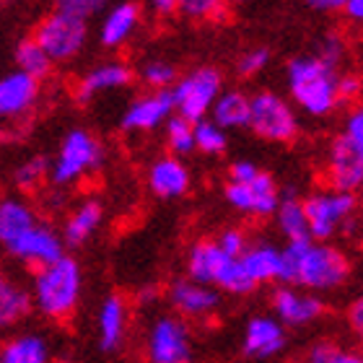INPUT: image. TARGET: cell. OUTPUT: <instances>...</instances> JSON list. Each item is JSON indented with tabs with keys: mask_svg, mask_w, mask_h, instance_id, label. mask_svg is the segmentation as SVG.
Segmentation results:
<instances>
[{
	"mask_svg": "<svg viewBox=\"0 0 363 363\" xmlns=\"http://www.w3.org/2000/svg\"><path fill=\"white\" fill-rule=\"evenodd\" d=\"M169 303L172 309L184 319H208L220 306V291L211 283L195 278L174 280L169 288Z\"/></svg>",
	"mask_w": 363,
	"mask_h": 363,
	"instance_id": "2e32d148",
	"label": "cell"
},
{
	"mask_svg": "<svg viewBox=\"0 0 363 363\" xmlns=\"http://www.w3.org/2000/svg\"><path fill=\"white\" fill-rule=\"evenodd\" d=\"M104 220V208L99 200H84L76 211L70 213L65 226H62V239L68 247H81L96 234V228Z\"/></svg>",
	"mask_w": 363,
	"mask_h": 363,
	"instance_id": "d4e9b609",
	"label": "cell"
},
{
	"mask_svg": "<svg viewBox=\"0 0 363 363\" xmlns=\"http://www.w3.org/2000/svg\"><path fill=\"white\" fill-rule=\"evenodd\" d=\"M189 184H192V174H189L187 164L182 161V156H177V153L161 156L148 169V187L161 200L184 197L189 192Z\"/></svg>",
	"mask_w": 363,
	"mask_h": 363,
	"instance_id": "ffe728a7",
	"label": "cell"
},
{
	"mask_svg": "<svg viewBox=\"0 0 363 363\" xmlns=\"http://www.w3.org/2000/svg\"><path fill=\"white\" fill-rule=\"evenodd\" d=\"M231 3H236V6H242V3H250V0H231Z\"/></svg>",
	"mask_w": 363,
	"mask_h": 363,
	"instance_id": "681fc988",
	"label": "cell"
},
{
	"mask_svg": "<svg viewBox=\"0 0 363 363\" xmlns=\"http://www.w3.org/2000/svg\"><path fill=\"white\" fill-rule=\"evenodd\" d=\"M250 130L267 143H291L298 135V114L275 91H257L252 96Z\"/></svg>",
	"mask_w": 363,
	"mask_h": 363,
	"instance_id": "ba28073f",
	"label": "cell"
},
{
	"mask_svg": "<svg viewBox=\"0 0 363 363\" xmlns=\"http://www.w3.org/2000/svg\"><path fill=\"white\" fill-rule=\"evenodd\" d=\"M267 65H270V50H265V47H255V50H247V52L239 57V62H236V73H239L242 78H255V76H259Z\"/></svg>",
	"mask_w": 363,
	"mask_h": 363,
	"instance_id": "8d00e7d4",
	"label": "cell"
},
{
	"mask_svg": "<svg viewBox=\"0 0 363 363\" xmlns=\"http://www.w3.org/2000/svg\"><path fill=\"white\" fill-rule=\"evenodd\" d=\"M187 275L203 283H211L220 294L247 296L252 294L257 283L250 278L242 257L228 255L216 239L197 242L187 255Z\"/></svg>",
	"mask_w": 363,
	"mask_h": 363,
	"instance_id": "277c9868",
	"label": "cell"
},
{
	"mask_svg": "<svg viewBox=\"0 0 363 363\" xmlns=\"http://www.w3.org/2000/svg\"><path fill=\"white\" fill-rule=\"evenodd\" d=\"M325 177L330 187L348 189V192H358L363 187V159L345 140V135H337L330 145Z\"/></svg>",
	"mask_w": 363,
	"mask_h": 363,
	"instance_id": "e0dca14e",
	"label": "cell"
},
{
	"mask_svg": "<svg viewBox=\"0 0 363 363\" xmlns=\"http://www.w3.org/2000/svg\"><path fill=\"white\" fill-rule=\"evenodd\" d=\"M220 91H223V78L216 68L203 65V68L189 70L187 76L177 78V84L172 86L177 114L192 122L211 117V109L220 96Z\"/></svg>",
	"mask_w": 363,
	"mask_h": 363,
	"instance_id": "9c48e42d",
	"label": "cell"
},
{
	"mask_svg": "<svg viewBox=\"0 0 363 363\" xmlns=\"http://www.w3.org/2000/svg\"><path fill=\"white\" fill-rule=\"evenodd\" d=\"M342 13L348 16L353 23L363 26V0H348V6L342 8Z\"/></svg>",
	"mask_w": 363,
	"mask_h": 363,
	"instance_id": "f6af8a7d",
	"label": "cell"
},
{
	"mask_svg": "<svg viewBox=\"0 0 363 363\" xmlns=\"http://www.w3.org/2000/svg\"><path fill=\"white\" fill-rule=\"evenodd\" d=\"M342 135H345V140L356 148V153L363 159V104L356 106V109L348 114L345 128H342Z\"/></svg>",
	"mask_w": 363,
	"mask_h": 363,
	"instance_id": "ab89813d",
	"label": "cell"
},
{
	"mask_svg": "<svg viewBox=\"0 0 363 363\" xmlns=\"http://www.w3.org/2000/svg\"><path fill=\"white\" fill-rule=\"evenodd\" d=\"M286 81L291 101L309 117H327L342 104L337 68L319 55H303L288 62Z\"/></svg>",
	"mask_w": 363,
	"mask_h": 363,
	"instance_id": "7a4b0ae2",
	"label": "cell"
},
{
	"mask_svg": "<svg viewBox=\"0 0 363 363\" xmlns=\"http://www.w3.org/2000/svg\"><path fill=\"white\" fill-rule=\"evenodd\" d=\"M148 3H151V8L159 16H169L177 11V0H148Z\"/></svg>",
	"mask_w": 363,
	"mask_h": 363,
	"instance_id": "bcb514c9",
	"label": "cell"
},
{
	"mask_svg": "<svg viewBox=\"0 0 363 363\" xmlns=\"http://www.w3.org/2000/svg\"><path fill=\"white\" fill-rule=\"evenodd\" d=\"M101 161H104L101 143L91 135L89 130L73 128L60 140L57 156H55L52 169H50V179L57 187H70V184L84 179L86 174L96 172L101 167Z\"/></svg>",
	"mask_w": 363,
	"mask_h": 363,
	"instance_id": "52a82bcc",
	"label": "cell"
},
{
	"mask_svg": "<svg viewBox=\"0 0 363 363\" xmlns=\"http://www.w3.org/2000/svg\"><path fill=\"white\" fill-rule=\"evenodd\" d=\"M270 306L272 314L286 327H294V330H303V327L314 325L325 314V303H322L319 294L294 286V283H280L270 296Z\"/></svg>",
	"mask_w": 363,
	"mask_h": 363,
	"instance_id": "7c38bea8",
	"label": "cell"
},
{
	"mask_svg": "<svg viewBox=\"0 0 363 363\" xmlns=\"http://www.w3.org/2000/svg\"><path fill=\"white\" fill-rule=\"evenodd\" d=\"M133 68H130L128 62L122 60H106V62H99L96 68H91L84 78H81V84H78V99L81 101H89L94 96H101V94H109V91H120V89H128L133 84Z\"/></svg>",
	"mask_w": 363,
	"mask_h": 363,
	"instance_id": "7402d4cb",
	"label": "cell"
},
{
	"mask_svg": "<svg viewBox=\"0 0 363 363\" xmlns=\"http://www.w3.org/2000/svg\"><path fill=\"white\" fill-rule=\"evenodd\" d=\"M138 301H140V303H153V301H159V288H156V286L140 288V291H138Z\"/></svg>",
	"mask_w": 363,
	"mask_h": 363,
	"instance_id": "7dc6e473",
	"label": "cell"
},
{
	"mask_svg": "<svg viewBox=\"0 0 363 363\" xmlns=\"http://www.w3.org/2000/svg\"><path fill=\"white\" fill-rule=\"evenodd\" d=\"M81 291H84V272L76 259L68 255H62L50 265L37 267L34 280H31L34 309L52 322H62L76 311Z\"/></svg>",
	"mask_w": 363,
	"mask_h": 363,
	"instance_id": "3957f363",
	"label": "cell"
},
{
	"mask_svg": "<svg viewBox=\"0 0 363 363\" xmlns=\"http://www.w3.org/2000/svg\"><path fill=\"white\" fill-rule=\"evenodd\" d=\"M216 242L228 252V255H234V257H242L247 247H250V239L244 234L242 228H226V231H220L218 239Z\"/></svg>",
	"mask_w": 363,
	"mask_h": 363,
	"instance_id": "60d3db41",
	"label": "cell"
},
{
	"mask_svg": "<svg viewBox=\"0 0 363 363\" xmlns=\"http://www.w3.org/2000/svg\"><path fill=\"white\" fill-rule=\"evenodd\" d=\"M31 309H34L31 291L13 283L6 272L0 270V330L18 325L21 319L29 317Z\"/></svg>",
	"mask_w": 363,
	"mask_h": 363,
	"instance_id": "484cf974",
	"label": "cell"
},
{
	"mask_svg": "<svg viewBox=\"0 0 363 363\" xmlns=\"http://www.w3.org/2000/svg\"><path fill=\"white\" fill-rule=\"evenodd\" d=\"M39 99V81L23 70L0 76V120H21Z\"/></svg>",
	"mask_w": 363,
	"mask_h": 363,
	"instance_id": "ac0fdd59",
	"label": "cell"
},
{
	"mask_svg": "<svg viewBox=\"0 0 363 363\" xmlns=\"http://www.w3.org/2000/svg\"><path fill=\"white\" fill-rule=\"evenodd\" d=\"M106 8V0H55V11H62L68 16H76V18H94Z\"/></svg>",
	"mask_w": 363,
	"mask_h": 363,
	"instance_id": "74e56055",
	"label": "cell"
},
{
	"mask_svg": "<svg viewBox=\"0 0 363 363\" xmlns=\"http://www.w3.org/2000/svg\"><path fill=\"white\" fill-rule=\"evenodd\" d=\"M288 327L275 314H257L244 327L242 353L252 361H270L288 345Z\"/></svg>",
	"mask_w": 363,
	"mask_h": 363,
	"instance_id": "4fadbf2b",
	"label": "cell"
},
{
	"mask_svg": "<svg viewBox=\"0 0 363 363\" xmlns=\"http://www.w3.org/2000/svg\"><path fill=\"white\" fill-rule=\"evenodd\" d=\"M306 361H311V363H361L363 356L358 353V350L340 345V342L327 340V342H317V345H311Z\"/></svg>",
	"mask_w": 363,
	"mask_h": 363,
	"instance_id": "e575fe53",
	"label": "cell"
},
{
	"mask_svg": "<svg viewBox=\"0 0 363 363\" xmlns=\"http://www.w3.org/2000/svg\"><path fill=\"white\" fill-rule=\"evenodd\" d=\"M303 3L317 13H340L348 6V0H303Z\"/></svg>",
	"mask_w": 363,
	"mask_h": 363,
	"instance_id": "ee69618b",
	"label": "cell"
},
{
	"mask_svg": "<svg viewBox=\"0 0 363 363\" xmlns=\"http://www.w3.org/2000/svg\"><path fill=\"white\" fill-rule=\"evenodd\" d=\"M174 112L172 89H151V94H143L130 101L120 125L125 133H151V130L167 125V120Z\"/></svg>",
	"mask_w": 363,
	"mask_h": 363,
	"instance_id": "9a60e30c",
	"label": "cell"
},
{
	"mask_svg": "<svg viewBox=\"0 0 363 363\" xmlns=\"http://www.w3.org/2000/svg\"><path fill=\"white\" fill-rule=\"evenodd\" d=\"M16 68L23 70V73H29V76H34L37 81H42V78L50 76V70H52L55 60L47 55V50L42 45H39L37 39H21L18 45H16Z\"/></svg>",
	"mask_w": 363,
	"mask_h": 363,
	"instance_id": "f546056e",
	"label": "cell"
},
{
	"mask_svg": "<svg viewBox=\"0 0 363 363\" xmlns=\"http://www.w3.org/2000/svg\"><path fill=\"white\" fill-rule=\"evenodd\" d=\"M138 78L143 81L148 89H172L177 84V68L167 60H145L138 68Z\"/></svg>",
	"mask_w": 363,
	"mask_h": 363,
	"instance_id": "836d02e7",
	"label": "cell"
},
{
	"mask_svg": "<svg viewBox=\"0 0 363 363\" xmlns=\"http://www.w3.org/2000/svg\"><path fill=\"white\" fill-rule=\"evenodd\" d=\"M350 257L340 247L322 239H301L283 247V280L314 294L337 291L350 280Z\"/></svg>",
	"mask_w": 363,
	"mask_h": 363,
	"instance_id": "6da1fadb",
	"label": "cell"
},
{
	"mask_svg": "<svg viewBox=\"0 0 363 363\" xmlns=\"http://www.w3.org/2000/svg\"><path fill=\"white\" fill-rule=\"evenodd\" d=\"M31 226H37V216L26 200H21V197H3L0 200V244L3 247H11Z\"/></svg>",
	"mask_w": 363,
	"mask_h": 363,
	"instance_id": "cb8c5ba5",
	"label": "cell"
},
{
	"mask_svg": "<svg viewBox=\"0 0 363 363\" xmlns=\"http://www.w3.org/2000/svg\"><path fill=\"white\" fill-rule=\"evenodd\" d=\"M303 205H306L309 231L314 239L333 242L335 236H345L356 228V192L337 187L317 189L303 200Z\"/></svg>",
	"mask_w": 363,
	"mask_h": 363,
	"instance_id": "8992f818",
	"label": "cell"
},
{
	"mask_svg": "<svg viewBox=\"0 0 363 363\" xmlns=\"http://www.w3.org/2000/svg\"><path fill=\"white\" fill-rule=\"evenodd\" d=\"M361 250H363V226H361Z\"/></svg>",
	"mask_w": 363,
	"mask_h": 363,
	"instance_id": "f907efd6",
	"label": "cell"
},
{
	"mask_svg": "<svg viewBox=\"0 0 363 363\" xmlns=\"http://www.w3.org/2000/svg\"><path fill=\"white\" fill-rule=\"evenodd\" d=\"M275 223H278V231L286 236V242H301V239H309V216H306V205L303 200H298L296 195H283L278 203V211H275Z\"/></svg>",
	"mask_w": 363,
	"mask_h": 363,
	"instance_id": "f1b7e54d",
	"label": "cell"
},
{
	"mask_svg": "<svg viewBox=\"0 0 363 363\" xmlns=\"http://www.w3.org/2000/svg\"><path fill=\"white\" fill-rule=\"evenodd\" d=\"M231 0H177V11L195 21H216L223 18Z\"/></svg>",
	"mask_w": 363,
	"mask_h": 363,
	"instance_id": "d590c367",
	"label": "cell"
},
{
	"mask_svg": "<svg viewBox=\"0 0 363 363\" xmlns=\"http://www.w3.org/2000/svg\"><path fill=\"white\" fill-rule=\"evenodd\" d=\"M6 143V130H0V145Z\"/></svg>",
	"mask_w": 363,
	"mask_h": 363,
	"instance_id": "c3c4849f",
	"label": "cell"
},
{
	"mask_svg": "<svg viewBox=\"0 0 363 363\" xmlns=\"http://www.w3.org/2000/svg\"><path fill=\"white\" fill-rule=\"evenodd\" d=\"M250 114L252 96H247L242 91H220V96L216 99V104L211 109L213 120L226 130L250 128Z\"/></svg>",
	"mask_w": 363,
	"mask_h": 363,
	"instance_id": "83f0119b",
	"label": "cell"
},
{
	"mask_svg": "<svg viewBox=\"0 0 363 363\" xmlns=\"http://www.w3.org/2000/svg\"><path fill=\"white\" fill-rule=\"evenodd\" d=\"M50 345L39 333L13 335L0 345V363H47Z\"/></svg>",
	"mask_w": 363,
	"mask_h": 363,
	"instance_id": "4316f807",
	"label": "cell"
},
{
	"mask_svg": "<svg viewBox=\"0 0 363 363\" xmlns=\"http://www.w3.org/2000/svg\"><path fill=\"white\" fill-rule=\"evenodd\" d=\"M164 133H167V145L169 151L177 153V156H189V153L197 151L195 143V122L182 117V114H172L164 125Z\"/></svg>",
	"mask_w": 363,
	"mask_h": 363,
	"instance_id": "4dcf8cb0",
	"label": "cell"
},
{
	"mask_svg": "<svg viewBox=\"0 0 363 363\" xmlns=\"http://www.w3.org/2000/svg\"><path fill=\"white\" fill-rule=\"evenodd\" d=\"M140 21H143L140 3L138 0H120L101 18L99 42H101V47H109V50L128 45L130 39L135 37V31L140 29Z\"/></svg>",
	"mask_w": 363,
	"mask_h": 363,
	"instance_id": "d6986e66",
	"label": "cell"
},
{
	"mask_svg": "<svg viewBox=\"0 0 363 363\" xmlns=\"http://www.w3.org/2000/svg\"><path fill=\"white\" fill-rule=\"evenodd\" d=\"M325 62H330V65H340L342 57H345V42H342L340 34H335V31H330V34H325V37L317 42V52Z\"/></svg>",
	"mask_w": 363,
	"mask_h": 363,
	"instance_id": "f35d334b",
	"label": "cell"
},
{
	"mask_svg": "<svg viewBox=\"0 0 363 363\" xmlns=\"http://www.w3.org/2000/svg\"><path fill=\"white\" fill-rule=\"evenodd\" d=\"M145 356L151 363L192 361V333H189L187 322L174 314H161L148 330Z\"/></svg>",
	"mask_w": 363,
	"mask_h": 363,
	"instance_id": "8fae6325",
	"label": "cell"
},
{
	"mask_svg": "<svg viewBox=\"0 0 363 363\" xmlns=\"http://www.w3.org/2000/svg\"><path fill=\"white\" fill-rule=\"evenodd\" d=\"M195 143L197 151L205 156H220V153H226L228 145L226 128H220L213 117H203L195 122Z\"/></svg>",
	"mask_w": 363,
	"mask_h": 363,
	"instance_id": "1f68e13d",
	"label": "cell"
},
{
	"mask_svg": "<svg viewBox=\"0 0 363 363\" xmlns=\"http://www.w3.org/2000/svg\"><path fill=\"white\" fill-rule=\"evenodd\" d=\"M348 325H350V330L363 340V294L348 306Z\"/></svg>",
	"mask_w": 363,
	"mask_h": 363,
	"instance_id": "7bdbcfd3",
	"label": "cell"
},
{
	"mask_svg": "<svg viewBox=\"0 0 363 363\" xmlns=\"http://www.w3.org/2000/svg\"><path fill=\"white\" fill-rule=\"evenodd\" d=\"M242 262L250 272V278L257 286L280 283L283 280V250L270 242H250L247 252L242 255Z\"/></svg>",
	"mask_w": 363,
	"mask_h": 363,
	"instance_id": "603a6c76",
	"label": "cell"
},
{
	"mask_svg": "<svg viewBox=\"0 0 363 363\" xmlns=\"http://www.w3.org/2000/svg\"><path fill=\"white\" fill-rule=\"evenodd\" d=\"M34 39L45 47L55 62H70L84 52L89 42V21L62 13V11H52L37 26Z\"/></svg>",
	"mask_w": 363,
	"mask_h": 363,
	"instance_id": "30bf717a",
	"label": "cell"
},
{
	"mask_svg": "<svg viewBox=\"0 0 363 363\" xmlns=\"http://www.w3.org/2000/svg\"><path fill=\"white\" fill-rule=\"evenodd\" d=\"M128 303L120 296H106L96 314V330H99V350L101 353H117L125 345L128 337Z\"/></svg>",
	"mask_w": 363,
	"mask_h": 363,
	"instance_id": "44dd1931",
	"label": "cell"
},
{
	"mask_svg": "<svg viewBox=\"0 0 363 363\" xmlns=\"http://www.w3.org/2000/svg\"><path fill=\"white\" fill-rule=\"evenodd\" d=\"M363 94V81L353 73H342L340 76V101L342 104H356Z\"/></svg>",
	"mask_w": 363,
	"mask_h": 363,
	"instance_id": "b9f144b4",
	"label": "cell"
},
{
	"mask_svg": "<svg viewBox=\"0 0 363 363\" xmlns=\"http://www.w3.org/2000/svg\"><path fill=\"white\" fill-rule=\"evenodd\" d=\"M223 195L234 211L252 216V218L275 216L280 197H283L275 179L267 172H262L255 161H234L228 167V184Z\"/></svg>",
	"mask_w": 363,
	"mask_h": 363,
	"instance_id": "5b68a950",
	"label": "cell"
},
{
	"mask_svg": "<svg viewBox=\"0 0 363 363\" xmlns=\"http://www.w3.org/2000/svg\"><path fill=\"white\" fill-rule=\"evenodd\" d=\"M65 239L62 234H57L55 228L45 226V223H37V226H31L29 231L23 236H18L11 247H6L8 255L16 257L18 262L29 267H42V265H50L55 259H60L65 255Z\"/></svg>",
	"mask_w": 363,
	"mask_h": 363,
	"instance_id": "5bb4252c",
	"label": "cell"
},
{
	"mask_svg": "<svg viewBox=\"0 0 363 363\" xmlns=\"http://www.w3.org/2000/svg\"><path fill=\"white\" fill-rule=\"evenodd\" d=\"M50 169H52V161L50 159H45V156H31V159H26L16 169V174H13L16 187L23 189V192L37 189L39 184L50 177Z\"/></svg>",
	"mask_w": 363,
	"mask_h": 363,
	"instance_id": "d6a6232c",
	"label": "cell"
}]
</instances>
